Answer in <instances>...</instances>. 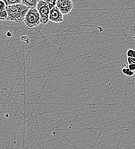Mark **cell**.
Here are the masks:
<instances>
[{
    "mask_svg": "<svg viewBox=\"0 0 135 149\" xmlns=\"http://www.w3.org/2000/svg\"><path fill=\"white\" fill-rule=\"evenodd\" d=\"M29 9L28 7L22 3L7 5L6 8V10L8 13L6 21H14L16 23L24 22Z\"/></svg>",
    "mask_w": 135,
    "mask_h": 149,
    "instance_id": "1",
    "label": "cell"
},
{
    "mask_svg": "<svg viewBox=\"0 0 135 149\" xmlns=\"http://www.w3.org/2000/svg\"><path fill=\"white\" fill-rule=\"evenodd\" d=\"M24 23L29 28L36 27L41 24L40 16L36 8H29L25 16Z\"/></svg>",
    "mask_w": 135,
    "mask_h": 149,
    "instance_id": "2",
    "label": "cell"
},
{
    "mask_svg": "<svg viewBox=\"0 0 135 149\" xmlns=\"http://www.w3.org/2000/svg\"><path fill=\"white\" fill-rule=\"evenodd\" d=\"M36 8L40 16L41 24H48L50 21V14L51 11L49 5L44 0H39Z\"/></svg>",
    "mask_w": 135,
    "mask_h": 149,
    "instance_id": "3",
    "label": "cell"
},
{
    "mask_svg": "<svg viewBox=\"0 0 135 149\" xmlns=\"http://www.w3.org/2000/svg\"><path fill=\"white\" fill-rule=\"evenodd\" d=\"M56 6L63 15L69 14L74 8L72 0H57Z\"/></svg>",
    "mask_w": 135,
    "mask_h": 149,
    "instance_id": "4",
    "label": "cell"
},
{
    "mask_svg": "<svg viewBox=\"0 0 135 149\" xmlns=\"http://www.w3.org/2000/svg\"><path fill=\"white\" fill-rule=\"evenodd\" d=\"M63 15L55 6L51 9L50 14V21L54 23H61L63 21Z\"/></svg>",
    "mask_w": 135,
    "mask_h": 149,
    "instance_id": "5",
    "label": "cell"
},
{
    "mask_svg": "<svg viewBox=\"0 0 135 149\" xmlns=\"http://www.w3.org/2000/svg\"><path fill=\"white\" fill-rule=\"evenodd\" d=\"M39 0H22V3L29 8H36Z\"/></svg>",
    "mask_w": 135,
    "mask_h": 149,
    "instance_id": "6",
    "label": "cell"
},
{
    "mask_svg": "<svg viewBox=\"0 0 135 149\" xmlns=\"http://www.w3.org/2000/svg\"><path fill=\"white\" fill-rule=\"evenodd\" d=\"M122 74L127 76V77H131L135 74V72L130 70L128 67H124L121 70Z\"/></svg>",
    "mask_w": 135,
    "mask_h": 149,
    "instance_id": "7",
    "label": "cell"
},
{
    "mask_svg": "<svg viewBox=\"0 0 135 149\" xmlns=\"http://www.w3.org/2000/svg\"><path fill=\"white\" fill-rule=\"evenodd\" d=\"M7 5L22 3V0H3Z\"/></svg>",
    "mask_w": 135,
    "mask_h": 149,
    "instance_id": "8",
    "label": "cell"
},
{
    "mask_svg": "<svg viewBox=\"0 0 135 149\" xmlns=\"http://www.w3.org/2000/svg\"><path fill=\"white\" fill-rule=\"evenodd\" d=\"M8 18V13L6 10L0 11V19L2 21H6Z\"/></svg>",
    "mask_w": 135,
    "mask_h": 149,
    "instance_id": "9",
    "label": "cell"
},
{
    "mask_svg": "<svg viewBox=\"0 0 135 149\" xmlns=\"http://www.w3.org/2000/svg\"><path fill=\"white\" fill-rule=\"evenodd\" d=\"M44 1H45L49 5V6L51 9H52L54 7L56 6V3L57 1V0H44Z\"/></svg>",
    "mask_w": 135,
    "mask_h": 149,
    "instance_id": "10",
    "label": "cell"
},
{
    "mask_svg": "<svg viewBox=\"0 0 135 149\" xmlns=\"http://www.w3.org/2000/svg\"><path fill=\"white\" fill-rule=\"evenodd\" d=\"M127 56L130 57H135V50L133 49H128L127 52Z\"/></svg>",
    "mask_w": 135,
    "mask_h": 149,
    "instance_id": "11",
    "label": "cell"
},
{
    "mask_svg": "<svg viewBox=\"0 0 135 149\" xmlns=\"http://www.w3.org/2000/svg\"><path fill=\"white\" fill-rule=\"evenodd\" d=\"M0 11H2L4 10H6V3H5V2L3 0H0Z\"/></svg>",
    "mask_w": 135,
    "mask_h": 149,
    "instance_id": "12",
    "label": "cell"
},
{
    "mask_svg": "<svg viewBox=\"0 0 135 149\" xmlns=\"http://www.w3.org/2000/svg\"><path fill=\"white\" fill-rule=\"evenodd\" d=\"M127 63L128 64H135V57H127Z\"/></svg>",
    "mask_w": 135,
    "mask_h": 149,
    "instance_id": "13",
    "label": "cell"
},
{
    "mask_svg": "<svg viewBox=\"0 0 135 149\" xmlns=\"http://www.w3.org/2000/svg\"><path fill=\"white\" fill-rule=\"evenodd\" d=\"M128 68L130 69V70L132 71H135V64H128Z\"/></svg>",
    "mask_w": 135,
    "mask_h": 149,
    "instance_id": "14",
    "label": "cell"
},
{
    "mask_svg": "<svg viewBox=\"0 0 135 149\" xmlns=\"http://www.w3.org/2000/svg\"><path fill=\"white\" fill-rule=\"evenodd\" d=\"M6 36H7L8 37H11L12 36V33L10 32H8L7 33H6Z\"/></svg>",
    "mask_w": 135,
    "mask_h": 149,
    "instance_id": "15",
    "label": "cell"
}]
</instances>
